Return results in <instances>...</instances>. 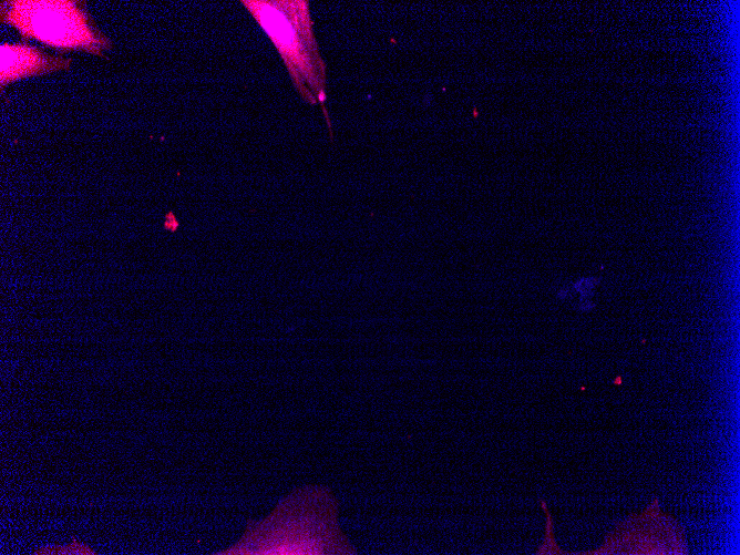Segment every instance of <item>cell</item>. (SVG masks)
<instances>
[{
	"label": "cell",
	"instance_id": "obj_1",
	"mask_svg": "<svg viewBox=\"0 0 740 555\" xmlns=\"http://www.w3.org/2000/svg\"><path fill=\"white\" fill-rule=\"evenodd\" d=\"M229 554H356L337 523V502L325 487L296 490L250 526Z\"/></svg>",
	"mask_w": 740,
	"mask_h": 555
},
{
	"label": "cell",
	"instance_id": "obj_2",
	"mask_svg": "<svg viewBox=\"0 0 740 555\" xmlns=\"http://www.w3.org/2000/svg\"><path fill=\"white\" fill-rule=\"evenodd\" d=\"M267 32L304 99L325 101V64L316 43L306 1H241Z\"/></svg>",
	"mask_w": 740,
	"mask_h": 555
},
{
	"label": "cell",
	"instance_id": "obj_3",
	"mask_svg": "<svg viewBox=\"0 0 740 555\" xmlns=\"http://www.w3.org/2000/svg\"><path fill=\"white\" fill-rule=\"evenodd\" d=\"M1 21L14 27L24 40L34 39L64 50H83L102 56L110 48L75 1L13 0L1 3Z\"/></svg>",
	"mask_w": 740,
	"mask_h": 555
},
{
	"label": "cell",
	"instance_id": "obj_4",
	"mask_svg": "<svg viewBox=\"0 0 740 555\" xmlns=\"http://www.w3.org/2000/svg\"><path fill=\"white\" fill-rule=\"evenodd\" d=\"M0 83L7 84L21 78L39 75L70 68L71 59L49 55L28 44L3 43L0 47Z\"/></svg>",
	"mask_w": 740,
	"mask_h": 555
}]
</instances>
